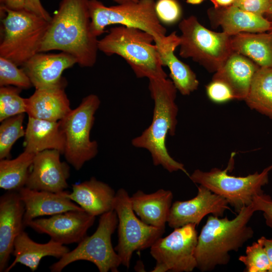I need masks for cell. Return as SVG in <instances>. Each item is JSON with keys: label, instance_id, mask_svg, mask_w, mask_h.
Instances as JSON below:
<instances>
[{"label": "cell", "instance_id": "f546056e", "mask_svg": "<svg viewBox=\"0 0 272 272\" xmlns=\"http://www.w3.org/2000/svg\"><path fill=\"white\" fill-rule=\"evenodd\" d=\"M25 114L22 113L8 118L0 125V159H9L12 146L20 138L25 136L23 123Z\"/></svg>", "mask_w": 272, "mask_h": 272}, {"label": "cell", "instance_id": "8992f818", "mask_svg": "<svg viewBox=\"0 0 272 272\" xmlns=\"http://www.w3.org/2000/svg\"><path fill=\"white\" fill-rule=\"evenodd\" d=\"M155 3V0H139L106 6L99 0H89L92 32L98 37L107 26L123 25L146 31L154 37L156 44L162 43L167 36L166 29L157 17Z\"/></svg>", "mask_w": 272, "mask_h": 272}, {"label": "cell", "instance_id": "9a60e30c", "mask_svg": "<svg viewBox=\"0 0 272 272\" xmlns=\"http://www.w3.org/2000/svg\"><path fill=\"white\" fill-rule=\"evenodd\" d=\"M61 153L46 150L35 155L25 186L32 189L61 192L68 187L70 167L60 159Z\"/></svg>", "mask_w": 272, "mask_h": 272}, {"label": "cell", "instance_id": "f35d334b", "mask_svg": "<svg viewBox=\"0 0 272 272\" xmlns=\"http://www.w3.org/2000/svg\"><path fill=\"white\" fill-rule=\"evenodd\" d=\"M26 0H0L1 6L13 11L25 9Z\"/></svg>", "mask_w": 272, "mask_h": 272}, {"label": "cell", "instance_id": "2e32d148", "mask_svg": "<svg viewBox=\"0 0 272 272\" xmlns=\"http://www.w3.org/2000/svg\"><path fill=\"white\" fill-rule=\"evenodd\" d=\"M25 206L18 191H8L0 197V271H5L16 238L25 228Z\"/></svg>", "mask_w": 272, "mask_h": 272}, {"label": "cell", "instance_id": "8fae6325", "mask_svg": "<svg viewBox=\"0 0 272 272\" xmlns=\"http://www.w3.org/2000/svg\"><path fill=\"white\" fill-rule=\"evenodd\" d=\"M113 210L118 221V240L114 249L122 264L128 268L133 252L151 247L162 237L165 229L148 225L137 218L131 207L130 196L124 188L116 192Z\"/></svg>", "mask_w": 272, "mask_h": 272}, {"label": "cell", "instance_id": "8d00e7d4", "mask_svg": "<svg viewBox=\"0 0 272 272\" xmlns=\"http://www.w3.org/2000/svg\"><path fill=\"white\" fill-rule=\"evenodd\" d=\"M270 0H235L233 5L248 12L264 16L269 7Z\"/></svg>", "mask_w": 272, "mask_h": 272}, {"label": "cell", "instance_id": "9c48e42d", "mask_svg": "<svg viewBox=\"0 0 272 272\" xmlns=\"http://www.w3.org/2000/svg\"><path fill=\"white\" fill-rule=\"evenodd\" d=\"M100 105L99 97L90 94L59 121L65 140L63 155L67 162L77 170L98 153V144L96 141L91 140L90 132L95 114Z\"/></svg>", "mask_w": 272, "mask_h": 272}, {"label": "cell", "instance_id": "e575fe53", "mask_svg": "<svg viewBox=\"0 0 272 272\" xmlns=\"http://www.w3.org/2000/svg\"><path fill=\"white\" fill-rule=\"evenodd\" d=\"M206 93L210 100L216 103H224L234 100L230 89L221 81L212 80L206 86Z\"/></svg>", "mask_w": 272, "mask_h": 272}, {"label": "cell", "instance_id": "74e56055", "mask_svg": "<svg viewBox=\"0 0 272 272\" xmlns=\"http://www.w3.org/2000/svg\"><path fill=\"white\" fill-rule=\"evenodd\" d=\"M25 9L32 12L50 22L52 17L42 6L40 0H26Z\"/></svg>", "mask_w": 272, "mask_h": 272}, {"label": "cell", "instance_id": "5b68a950", "mask_svg": "<svg viewBox=\"0 0 272 272\" xmlns=\"http://www.w3.org/2000/svg\"><path fill=\"white\" fill-rule=\"evenodd\" d=\"M4 35L0 56L23 65L39 52L49 22L26 9L13 11L1 6Z\"/></svg>", "mask_w": 272, "mask_h": 272}, {"label": "cell", "instance_id": "ee69618b", "mask_svg": "<svg viewBox=\"0 0 272 272\" xmlns=\"http://www.w3.org/2000/svg\"><path fill=\"white\" fill-rule=\"evenodd\" d=\"M112 1L117 4H120V3L125 2L126 1L138 2L139 0H112Z\"/></svg>", "mask_w": 272, "mask_h": 272}, {"label": "cell", "instance_id": "d4e9b609", "mask_svg": "<svg viewBox=\"0 0 272 272\" xmlns=\"http://www.w3.org/2000/svg\"><path fill=\"white\" fill-rule=\"evenodd\" d=\"M70 250L63 244L51 239L46 243H37L32 240L23 230L16 238L14 243L12 254L15 258L5 271H9L18 263L34 271L44 257L50 256L59 259Z\"/></svg>", "mask_w": 272, "mask_h": 272}, {"label": "cell", "instance_id": "d6a6232c", "mask_svg": "<svg viewBox=\"0 0 272 272\" xmlns=\"http://www.w3.org/2000/svg\"><path fill=\"white\" fill-rule=\"evenodd\" d=\"M13 86L21 89L33 86L24 70L10 60L0 56V86Z\"/></svg>", "mask_w": 272, "mask_h": 272}, {"label": "cell", "instance_id": "277c9868", "mask_svg": "<svg viewBox=\"0 0 272 272\" xmlns=\"http://www.w3.org/2000/svg\"><path fill=\"white\" fill-rule=\"evenodd\" d=\"M154 37L139 28L119 25L111 28L98 40V50L107 55L116 54L129 65L138 78H167Z\"/></svg>", "mask_w": 272, "mask_h": 272}, {"label": "cell", "instance_id": "ffe728a7", "mask_svg": "<svg viewBox=\"0 0 272 272\" xmlns=\"http://www.w3.org/2000/svg\"><path fill=\"white\" fill-rule=\"evenodd\" d=\"M66 81L50 88L35 89L26 100V113L29 117L58 121L72 110L65 92Z\"/></svg>", "mask_w": 272, "mask_h": 272}, {"label": "cell", "instance_id": "30bf717a", "mask_svg": "<svg viewBox=\"0 0 272 272\" xmlns=\"http://www.w3.org/2000/svg\"><path fill=\"white\" fill-rule=\"evenodd\" d=\"M114 210L101 215L97 228L90 236H86L73 250H70L50 266L52 272H60L69 264L78 261L93 263L100 272L118 271L121 260L113 248L111 236L118 226Z\"/></svg>", "mask_w": 272, "mask_h": 272}, {"label": "cell", "instance_id": "7bdbcfd3", "mask_svg": "<svg viewBox=\"0 0 272 272\" xmlns=\"http://www.w3.org/2000/svg\"><path fill=\"white\" fill-rule=\"evenodd\" d=\"M205 0H186V2L188 4L197 5L203 2Z\"/></svg>", "mask_w": 272, "mask_h": 272}, {"label": "cell", "instance_id": "60d3db41", "mask_svg": "<svg viewBox=\"0 0 272 272\" xmlns=\"http://www.w3.org/2000/svg\"><path fill=\"white\" fill-rule=\"evenodd\" d=\"M215 7H225L232 5L235 0H210Z\"/></svg>", "mask_w": 272, "mask_h": 272}, {"label": "cell", "instance_id": "603a6c76", "mask_svg": "<svg viewBox=\"0 0 272 272\" xmlns=\"http://www.w3.org/2000/svg\"><path fill=\"white\" fill-rule=\"evenodd\" d=\"M180 36L175 31L166 36L165 41L157 46L162 63L170 71V77L174 86L182 95H190L197 89L199 81L194 72L187 64L179 59L174 51L179 46Z\"/></svg>", "mask_w": 272, "mask_h": 272}, {"label": "cell", "instance_id": "7a4b0ae2", "mask_svg": "<svg viewBox=\"0 0 272 272\" xmlns=\"http://www.w3.org/2000/svg\"><path fill=\"white\" fill-rule=\"evenodd\" d=\"M149 90L154 102L152 121L140 135L131 140V145L148 150L155 166L160 165L170 173L180 170L189 177L184 165L169 155L166 146L168 134L174 136L176 132L177 90L171 80L167 78L149 80Z\"/></svg>", "mask_w": 272, "mask_h": 272}, {"label": "cell", "instance_id": "4fadbf2b", "mask_svg": "<svg viewBox=\"0 0 272 272\" xmlns=\"http://www.w3.org/2000/svg\"><path fill=\"white\" fill-rule=\"evenodd\" d=\"M96 217L84 210L69 211L49 218L35 219L27 225L35 231L46 234L62 244L79 243L93 226Z\"/></svg>", "mask_w": 272, "mask_h": 272}, {"label": "cell", "instance_id": "484cf974", "mask_svg": "<svg viewBox=\"0 0 272 272\" xmlns=\"http://www.w3.org/2000/svg\"><path fill=\"white\" fill-rule=\"evenodd\" d=\"M65 137L59 122L28 116L25 134V151L36 154L46 150H56L63 154Z\"/></svg>", "mask_w": 272, "mask_h": 272}, {"label": "cell", "instance_id": "6da1fadb", "mask_svg": "<svg viewBox=\"0 0 272 272\" xmlns=\"http://www.w3.org/2000/svg\"><path fill=\"white\" fill-rule=\"evenodd\" d=\"M89 0H61L49 22L39 52L58 50L76 58L82 67L97 60L98 40L92 32Z\"/></svg>", "mask_w": 272, "mask_h": 272}, {"label": "cell", "instance_id": "4316f807", "mask_svg": "<svg viewBox=\"0 0 272 272\" xmlns=\"http://www.w3.org/2000/svg\"><path fill=\"white\" fill-rule=\"evenodd\" d=\"M231 43L233 51L260 67L272 68V32L241 33L231 36Z\"/></svg>", "mask_w": 272, "mask_h": 272}, {"label": "cell", "instance_id": "4dcf8cb0", "mask_svg": "<svg viewBox=\"0 0 272 272\" xmlns=\"http://www.w3.org/2000/svg\"><path fill=\"white\" fill-rule=\"evenodd\" d=\"M21 89L11 86L0 88V121L26 112V98L20 95Z\"/></svg>", "mask_w": 272, "mask_h": 272}, {"label": "cell", "instance_id": "5bb4252c", "mask_svg": "<svg viewBox=\"0 0 272 272\" xmlns=\"http://www.w3.org/2000/svg\"><path fill=\"white\" fill-rule=\"evenodd\" d=\"M227 210L231 211L225 198L199 185L195 197L187 200L175 201L172 204L167 223L173 229L189 224L197 226L206 215L222 217Z\"/></svg>", "mask_w": 272, "mask_h": 272}, {"label": "cell", "instance_id": "3957f363", "mask_svg": "<svg viewBox=\"0 0 272 272\" xmlns=\"http://www.w3.org/2000/svg\"><path fill=\"white\" fill-rule=\"evenodd\" d=\"M255 212L251 204L232 220L210 216L198 236L195 250L196 268L210 271L218 265L228 264L230 252L237 251L253 236L254 231L248 224Z\"/></svg>", "mask_w": 272, "mask_h": 272}, {"label": "cell", "instance_id": "836d02e7", "mask_svg": "<svg viewBox=\"0 0 272 272\" xmlns=\"http://www.w3.org/2000/svg\"><path fill=\"white\" fill-rule=\"evenodd\" d=\"M155 12L160 22L167 25L178 22L182 15L181 7L176 0H158Z\"/></svg>", "mask_w": 272, "mask_h": 272}, {"label": "cell", "instance_id": "44dd1931", "mask_svg": "<svg viewBox=\"0 0 272 272\" xmlns=\"http://www.w3.org/2000/svg\"><path fill=\"white\" fill-rule=\"evenodd\" d=\"M72 192L64 195L87 213L97 216L113 210L116 192L107 183L95 177L72 185Z\"/></svg>", "mask_w": 272, "mask_h": 272}, {"label": "cell", "instance_id": "ba28073f", "mask_svg": "<svg viewBox=\"0 0 272 272\" xmlns=\"http://www.w3.org/2000/svg\"><path fill=\"white\" fill-rule=\"evenodd\" d=\"M234 155L226 169L214 168L209 171L195 170L189 175L194 183L202 185L225 198L238 213L251 205L254 197L263 193L262 187L267 184L272 164L260 172L246 176H235L228 174L234 163Z\"/></svg>", "mask_w": 272, "mask_h": 272}, {"label": "cell", "instance_id": "b9f144b4", "mask_svg": "<svg viewBox=\"0 0 272 272\" xmlns=\"http://www.w3.org/2000/svg\"><path fill=\"white\" fill-rule=\"evenodd\" d=\"M265 16L267 17L266 18L272 20V0H270L269 9Z\"/></svg>", "mask_w": 272, "mask_h": 272}, {"label": "cell", "instance_id": "d590c367", "mask_svg": "<svg viewBox=\"0 0 272 272\" xmlns=\"http://www.w3.org/2000/svg\"><path fill=\"white\" fill-rule=\"evenodd\" d=\"M251 205L255 211H261L265 220V223L268 227L272 229V199L271 197L264 193L255 195Z\"/></svg>", "mask_w": 272, "mask_h": 272}, {"label": "cell", "instance_id": "f6af8a7d", "mask_svg": "<svg viewBox=\"0 0 272 272\" xmlns=\"http://www.w3.org/2000/svg\"><path fill=\"white\" fill-rule=\"evenodd\" d=\"M271 21H272V20H271ZM270 31L272 32V30Z\"/></svg>", "mask_w": 272, "mask_h": 272}, {"label": "cell", "instance_id": "1f68e13d", "mask_svg": "<svg viewBox=\"0 0 272 272\" xmlns=\"http://www.w3.org/2000/svg\"><path fill=\"white\" fill-rule=\"evenodd\" d=\"M246 272H266L270 269V262L263 246L262 237L247 246L244 255L239 257Z\"/></svg>", "mask_w": 272, "mask_h": 272}, {"label": "cell", "instance_id": "cb8c5ba5", "mask_svg": "<svg viewBox=\"0 0 272 272\" xmlns=\"http://www.w3.org/2000/svg\"><path fill=\"white\" fill-rule=\"evenodd\" d=\"M173 197V193L169 190L159 189L151 193L139 190L130 197V200L133 211L142 221L165 229Z\"/></svg>", "mask_w": 272, "mask_h": 272}, {"label": "cell", "instance_id": "52a82bcc", "mask_svg": "<svg viewBox=\"0 0 272 272\" xmlns=\"http://www.w3.org/2000/svg\"><path fill=\"white\" fill-rule=\"evenodd\" d=\"M178 28L179 55L191 58L209 72H216L234 52L231 36L208 29L194 16L182 20Z\"/></svg>", "mask_w": 272, "mask_h": 272}, {"label": "cell", "instance_id": "ab89813d", "mask_svg": "<svg viewBox=\"0 0 272 272\" xmlns=\"http://www.w3.org/2000/svg\"><path fill=\"white\" fill-rule=\"evenodd\" d=\"M261 237L263 246L270 262L269 272H272V239H267L264 236H261Z\"/></svg>", "mask_w": 272, "mask_h": 272}, {"label": "cell", "instance_id": "7c38bea8", "mask_svg": "<svg viewBox=\"0 0 272 272\" xmlns=\"http://www.w3.org/2000/svg\"><path fill=\"white\" fill-rule=\"evenodd\" d=\"M196 226L189 224L175 228L169 235L159 238L153 244L150 254L156 263L152 272H190L196 267Z\"/></svg>", "mask_w": 272, "mask_h": 272}, {"label": "cell", "instance_id": "e0dca14e", "mask_svg": "<svg viewBox=\"0 0 272 272\" xmlns=\"http://www.w3.org/2000/svg\"><path fill=\"white\" fill-rule=\"evenodd\" d=\"M76 63V58L64 52H38L23 65V69L35 89H45L61 83L65 79L62 77L63 71Z\"/></svg>", "mask_w": 272, "mask_h": 272}, {"label": "cell", "instance_id": "83f0119b", "mask_svg": "<svg viewBox=\"0 0 272 272\" xmlns=\"http://www.w3.org/2000/svg\"><path fill=\"white\" fill-rule=\"evenodd\" d=\"M244 101L251 109L272 120V68H258Z\"/></svg>", "mask_w": 272, "mask_h": 272}, {"label": "cell", "instance_id": "7402d4cb", "mask_svg": "<svg viewBox=\"0 0 272 272\" xmlns=\"http://www.w3.org/2000/svg\"><path fill=\"white\" fill-rule=\"evenodd\" d=\"M259 66L249 58L233 52L215 73L212 80L223 82L230 89L234 100H244Z\"/></svg>", "mask_w": 272, "mask_h": 272}, {"label": "cell", "instance_id": "ac0fdd59", "mask_svg": "<svg viewBox=\"0 0 272 272\" xmlns=\"http://www.w3.org/2000/svg\"><path fill=\"white\" fill-rule=\"evenodd\" d=\"M208 15L214 26H221L223 32L231 36L241 33L265 32L272 30V21L233 5L225 7L213 6L208 9Z\"/></svg>", "mask_w": 272, "mask_h": 272}, {"label": "cell", "instance_id": "f1b7e54d", "mask_svg": "<svg viewBox=\"0 0 272 272\" xmlns=\"http://www.w3.org/2000/svg\"><path fill=\"white\" fill-rule=\"evenodd\" d=\"M35 155L24 151L14 159L1 160L0 187L18 191L25 186Z\"/></svg>", "mask_w": 272, "mask_h": 272}, {"label": "cell", "instance_id": "d6986e66", "mask_svg": "<svg viewBox=\"0 0 272 272\" xmlns=\"http://www.w3.org/2000/svg\"><path fill=\"white\" fill-rule=\"evenodd\" d=\"M63 191L52 192L32 189L26 186L19 190L18 192L25 206V227H27L30 221L39 217L52 216L69 211L84 210L65 196Z\"/></svg>", "mask_w": 272, "mask_h": 272}]
</instances>
